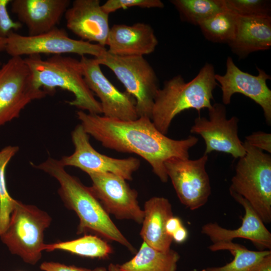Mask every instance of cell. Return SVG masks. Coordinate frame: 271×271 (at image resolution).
Masks as SVG:
<instances>
[{
    "label": "cell",
    "instance_id": "9a60e30c",
    "mask_svg": "<svg viewBox=\"0 0 271 271\" xmlns=\"http://www.w3.org/2000/svg\"><path fill=\"white\" fill-rule=\"evenodd\" d=\"M258 75H253L240 70L229 56L226 60V73L215 74L217 82L220 84L223 104L230 103L232 96L241 93L253 100L262 109L266 123H271V90L266 84L270 76L256 67Z\"/></svg>",
    "mask_w": 271,
    "mask_h": 271
},
{
    "label": "cell",
    "instance_id": "ffe728a7",
    "mask_svg": "<svg viewBox=\"0 0 271 271\" xmlns=\"http://www.w3.org/2000/svg\"><path fill=\"white\" fill-rule=\"evenodd\" d=\"M240 59L271 47V16H238L234 36L228 44Z\"/></svg>",
    "mask_w": 271,
    "mask_h": 271
},
{
    "label": "cell",
    "instance_id": "cb8c5ba5",
    "mask_svg": "<svg viewBox=\"0 0 271 271\" xmlns=\"http://www.w3.org/2000/svg\"><path fill=\"white\" fill-rule=\"evenodd\" d=\"M61 250L80 256L105 258L112 252L111 246L100 237L96 235H85L83 237L66 241L45 244L44 250Z\"/></svg>",
    "mask_w": 271,
    "mask_h": 271
},
{
    "label": "cell",
    "instance_id": "4dcf8cb0",
    "mask_svg": "<svg viewBox=\"0 0 271 271\" xmlns=\"http://www.w3.org/2000/svg\"><path fill=\"white\" fill-rule=\"evenodd\" d=\"M250 145L263 151L271 153V134L258 131L252 132L245 138Z\"/></svg>",
    "mask_w": 271,
    "mask_h": 271
},
{
    "label": "cell",
    "instance_id": "2e32d148",
    "mask_svg": "<svg viewBox=\"0 0 271 271\" xmlns=\"http://www.w3.org/2000/svg\"><path fill=\"white\" fill-rule=\"evenodd\" d=\"M229 192L244 210L241 226L237 229H230L222 227L216 222H209L202 226L201 233L208 237L213 243L232 241L235 238H240L250 240L259 250H270L271 233L264 223L244 198L234 192Z\"/></svg>",
    "mask_w": 271,
    "mask_h": 271
},
{
    "label": "cell",
    "instance_id": "603a6c76",
    "mask_svg": "<svg viewBox=\"0 0 271 271\" xmlns=\"http://www.w3.org/2000/svg\"><path fill=\"white\" fill-rule=\"evenodd\" d=\"M209 249L212 251L228 250L234 258L223 266L209 267L201 271H252L262 258L271 253L270 250H250L233 241L213 243L209 246Z\"/></svg>",
    "mask_w": 271,
    "mask_h": 271
},
{
    "label": "cell",
    "instance_id": "4fadbf2b",
    "mask_svg": "<svg viewBox=\"0 0 271 271\" xmlns=\"http://www.w3.org/2000/svg\"><path fill=\"white\" fill-rule=\"evenodd\" d=\"M90 188L106 211L118 219L131 220L142 224L144 213L139 204L138 193L126 180L110 173L88 175Z\"/></svg>",
    "mask_w": 271,
    "mask_h": 271
},
{
    "label": "cell",
    "instance_id": "e575fe53",
    "mask_svg": "<svg viewBox=\"0 0 271 271\" xmlns=\"http://www.w3.org/2000/svg\"><path fill=\"white\" fill-rule=\"evenodd\" d=\"M188 237V231L183 225L178 229L172 236L173 241L178 243L184 242Z\"/></svg>",
    "mask_w": 271,
    "mask_h": 271
},
{
    "label": "cell",
    "instance_id": "8fae6325",
    "mask_svg": "<svg viewBox=\"0 0 271 271\" xmlns=\"http://www.w3.org/2000/svg\"><path fill=\"white\" fill-rule=\"evenodd\" d=\"M71 139L74 147V152L60 160L64 167L78 168L88 175L110 173L126 181L132 180L133 173L140 167V160L136 158L117 159L99 153L90 144L89 136L80 124L76 125L72 131Z\"/></svg>",
    "mask_w": 271,
    "mask_h": 271
},
{
    "label": "cell",
    "instance_id": "5b68a950",
    "mask_svg": "<svg viewBox=\"0 0 271 271\" xmlns=\"http://www.w3.org/2000/svg\"><path fill=\"white\" fill-rule=\"evenodd\" d=\"M245 154L239 158L229 191L244 198L264 223L271 221V156L243 143Z\"/></svg>",
    "mask_w": 271,
    "mask_h": 271
},
{
    "label": "cell",
    "instance_id": "d590c367",
    "mask_svg": "<svg viewBox=\"0 0 271 271\" xmlns=\"http://www.w3.org/2000/svg\"><path fill=\"white\" fill-rule=\"evenodd\" d=\"M7 44V38L0 37V53L5 51ZM1 64V62H0Z\"/></svg>",
    "mask_w": 271,
    "mask_h": 271
},
{
    "label": "cell",
    "instance_id": "7a4b0ae2",
    "mask_svg": "<svg viewBox=\"0 0 271 271\" xmlns=\"http://www.w3.org/2000/svg\"><path fill=\"white\" fill-rule=\"evenodd\" d=\"M35 167L59 182L58 194L66 207L74 211L79 219L77 234L91 232L135 252V248L112 221L90 187L69 174L60 160L49 158Z\"/></svg>",
    "mask_w": 271,
    "mask_h": 271
},
{
    "label": "cell",
    "instance_id": "e0dca14e",
    "mask_svg": "<svg viewBox=\"0 0 271 271\" xmlns=\"http://www.w3.org/2000/svg\"><path fill=\"white\" fill-rule=\"evenodd\" d=\"M66 26L81 40L106 45L110 31L109 14L99 0H75L64 14Z\"/></svg>",
    "mask_w": 271,
    "mask_h": 271
},
{
    "label": "cell",
    "instance_id": "5bb4252c",
    "mask_svg": "<svg viewBox=\"0 0 271 271\" xmlns=\"http://www.w3.org/2000/svg\"><path fill=\"white\" fill-rule=\"evenodd\" d=\"M85 81L100 99L103 116L120 120L139 118L134 98L118 90L102 72L97 60L81 56L80 60Z\"/></svg>",
    "mask_w": 271,
    "mask_h": 271
},
{
    "label": "cell",
    "instance_id": "8992f818",
    "mask_svg": "<svg viewBox=\"0 0 271 271\" xmlns=\"http://www.w3.org/2000/svg\"><path fill=\"white\" fill-rule=\"evenodd\" d=\"M51 220L47 212L36 206L16 200L8 226L1 239L12 253L35 265L44 250V232Z\"/></svg>",
    "mask_w": 271,
    "mask_h": 271
},
{
    "label": "cell",
    "instance_id": "74e56055",
    "mask_svg": "<svg viewBox=\"0 0 271 271\" xmlns=\"http://www.w3.org/2000/svg\"><path fill=\"white\" fill-rule=\"evenodd\" d=\"M92 271H107V269L103 267H98L92 269Z\"/></svg>",
    "mask_w": 271,
    "mask_h": 271
},
{
    "label": "cell",
    "instance_id": "d4e9b609",
    "mask_svg": "<svg viewBox=\"0 0 271 271\" xmlns=\"http://www.w3.org/2000/svg\"><path fill=\"white\" fill-rule=\"evenodd\" d=\"M237 18L235 13L225 9L205 19L198 26L208 41L228 44L234 36Z\"/></svg>",
    "mask_w": 271,
    "mask_h": 271
},
{
    "label": "cell",
    "instance_id": "f1b7e54d",
    "mask_svg": "<svg viewBox=\"0 0 271 271\" xmlns=\"http://www.w3.org/2000/svg\"><path fill=\"white\" fill-rule=\"evenodd\" d=\"M101 7L108 14L121 9L138 7L141 8H163L164 4L160 0H108Z\"/></svg>",
    "mask_w": 271,
    "mask_h": 271
},
{
    "label": "cell",
    "instance_id": "484cf974",
    "mask_svg": "<svg viewBox=\"0 0 271 271\" xmlns=\"http://www.w3.org/2000/svg\"><path fill=\"white\" fill-rule=\"evenodd\" d=\"M182 21L197 25L225 8L222 0H172Z\"/></svg>",
    "mask_w": 271,
    "mask_h": 271
},
{
    "label": "cell",
    "instance_id": "d6a6232c",
    "mask_svg": "<svg viewBox=\"0 0 271 271\" xmlns=\"http://www.w3.org/2000/svg\"><path fill=\"white\" fill-rule=\"evenodd\" d=\"M183 225V223L180 218L173 216L169 218L166 222V233L172 238L173 234Z\"/></svg>",
    "mask_w": 271,
    "mask_h": 271
},
{
    "label": "cell",
    "instance_id": "7c38bea8",
    "mask_svg": "<svg viewBox=\"0 0 271 271\" xmlns=\"http://www.w3.org/2000/svg\"><path fill=\"white\" fill-rule=\"evenodd\" d=\"M208 110L209 118L198 116L194 120L190 132L202 137L205 143V154L219 152L231 155L235 159L245 154V150L238 137V118H227L223 104L215 103Z\"/></svg>",
    "mask_w": 271,
    "mask_h": 271
},
{
    "label": "cell",
    "instance_id": "83f0119b",
    "mask_svg": "<svg viewBox=\"0 0 271 271\" xmlns=\"http://www.w3.org/2000/svg\"><path fill=\"white\" fill-rule=\"evenodd\" d=\"M225 9L238 16H270V1L267 0H222Z\"/></svg>",
    "mask_w": 271,
    "mask_h": 271
},
{
    "label": "cell",
    "instance_id": "8d00e7d4",
    "mask_svg": "<svg viewBox=\"0 0 271 271\" xmlns=\"http://www.w3.org/2000/svg\"><path fill=\"white\" fill-rule=\"evenodd\" d=\"M107 271H121L118 264L110 263L107 269Z\"/></svg>",
    "mask_w": 271,
    "mask_h": 271
},
{
    "label": "cell",
    "instance_id": "f546056e",
    "mask_svg": "<svg viewBox=\"0 0 271 271\" xmlns=\"http://www.w3.org/2000/svg\"><path fill=\"white\" fill-rule=\"evenodd\" d=\"M11 0H0V37L7 38L14 30L20 29L22 24L13 21L8 11V6Z\"/></svg>",
    "mask_w": 271,
    "mask_h": 271
},
{
    "label": "cell",
    "instance_id": "1f68e13d",
    "mask_svg": "<svg viewBox=\"0 0 271 271\" xmlns=\"http://www.w3.org/2000/svg\"><path fill=\"white\" fill-rule=\"evenodd\" d=\"M40 268L43 271H92V269L89 268L67 265L53 261H45L41 263Z\"/></svg>",
    "mask_w": 271,
    "mask_h": 271
},
{
    "label": "cell",
    "instance_id": "ac0fdd59",
    "mask_svg": "<svg viewBox=\"0 0 271 271\" xmlns=\"http://www.w3.org/2000/svg\"><path fill=\"white\" fill-rule=\"evenodd\" d=\"M69 0H13L11 11L26 26L29 36L47 33L57 27L70 5Z\"/></svg>",
    "mask_w": 271,
    "mask_h": 271
},
{
    "label": "cell",
    "instance_id": "ba28073f",
    "mask_svg": "<svg viewBox=\"0 0 271 271\" xmlns=\"http://www.w3.org/2000/svg\"><path fill=\"white\" fill-rule=\"evenodd\" d=\"M48 94L33 84L24 59L11 57L0 68V126L18 117L32 101Z\"/></svg>",
    "mask_w": 271,
    "mask_h": 271
},
{
    "label": "cell",
    "instance_id": "3957f363",
    "mask_svg": "<svg viewBox=\"0 0 271 271\" xmlns=\"http://www.w3.org/2000/svg\"><path fill=\"white\" fill-rule=\"evenodd\" d=\"M214 66L206 63L197 75L186 82L181 75L166 81L156 95L151 119L156 127L166 135L174 117L188 109L199 111L210 108L213 92L218 83Z\"/></svg>",
    "mask_w": 271,
    "mask_h": 271
},
{
    "label": "cell",
    "instance_id": "52a82bcc",
    "mask_svg": "<svg viewBox=\"0 0 271 271\" xmlns=\"http://www.w3.org/2000/svg\"><path fill=\"white\" fill-rule=\"evenodd\" d=\"M96 59L100 65L114 73L126 91L134 98L139 117L151 118L159 81L154 69L144 56H118L106 50Z\"/></svg>",
    "mask_w": 271,
    "mask_h": 271
},
{
    "label": "cell",
    "instance_id": "7402d4cb",
    "mask_svg": "<svg viewBox=\"0 0 271 271\" xmlns=\"http://www.w3.org/2000/svg\"><path fill=\"white\" fill-rule=\"evenodd\" d=\"M180 258L174 250L161 251L143 242L133 257L118 265L121 271H176Z\"/></svg>",
    "mask_w": 271,
    "mask_h": 271
},
{
    "label": "cell",
    "instance_id": "d6986e66",
    "mask_svg": "<svg viewBox=\"0 0 271 271\" xmlns=\"http://www.w3.org/2000/svg\"><path fill=\"white\" fill-rule=\"evenodd\" d=\"M158 44L154 29L144 23L113 25L106 42L107 51L118 56L149 55L155 50Z\"/></svg>",
    "mask_w": 271,
    "mask_h": 271
},
{
    "label": "cell",
    "instance_id": "9c48e42d",
    "mask_svg": "<svg viewBox=\"0 0 271 271\" xmlns=\"http://www.w3.org/2000/svg\"><path fill=\"white\" fill-rule=\"evenodd\" d=\"M106 50L97 44L72 39L64 29L56 27L36 36H24L12 32L7 37L5 51L11 57L73 53L81 56L90 55L97 58Z\"/></svg>",
    "mask_w": 271,
    "mask_h": 271
},
{
    "label": "cell",
    "instance_id": "277c9868",
    "mask_svg": "<svg viewBox=\"0 0 271 271\" xmlns=\"http://www.w3.org/2000/svg\"><path fill=\"white\" fill-rule=\"evenodd\" d=\"M31 73L33 84L49 94L56 88L71 92L74 99L68 101L71 106L91 114L102 113L101 104L87 85L80 60L61 55L44 60L40 55L24 59Z\"/></svg>",
    "mask_w": 271,
    "mask_h": 271
},
{
    "label": "cell",
    "instance_id": "836d02e7",
    "mask_svg": "<svg viewBox=\"0 0 271 271\" xmlns=\"http://www.w3.org/2000/svg\"><path fill=\"white\" fill-rule=\"evenodd\" d=\"M252 271H271V253L262 258Z\"/></svg>",
    "mask_w": 271,
    "mask_h": 271
},
{
    "label": "cell",
    "instance_id": "30bf717a",
    "mask_svg": "<svg viewBox=\"0 0 271 271\" xmlns=\"http://www.w3.org/2000/svg\"><path fill=\"white\" fill-rule=\"evenodd\" d=\"M208 155L195 160L174 158L165 163L166 172L181 202L191 210L207 202L211 188L206 170Z\"/></svg>",
    "mask_w": 271,
    "mask_h": 271
},
{
    "label": "cell",
    "instance_id": "6da1fadb",
    "mask_svg": "<svg viewBox=\"0 0 271 271\" xmlns=\"http://www.w3.org/2000/svg\"><path fill=\"white\" fill-rule=\"evenodd\" d=\"M77 116L85 132L104 148L140 156L164 183L169 179L165 163L174 158H189L190 149L198 142L193 136L182 140L170 138L147 117L124 120L82 110L78 111Z\"/></svg>",
    "mask_w": 271,
    "mask_h": 271
},
{
    "label": "cell",
    "instance_id": "4316f807",
    "mask_svg": "<svg viewBox=\"0 0 271 271\" xmlns=\"http://www.w3.org/2000/svg\"><path fill=\"white\" fill-rule=\"evenodd\" d=\"M19 151L18 146H9L0 151V235L7 229L16 200L9 194L6 180V169Z\"/></svg>",
    "mask_w": 271,
    "mask_h": 271
},
{
    "label": "cell",
    "instance_id": "44dd1931",
    "mask_svg": "<svg viewBox=\"0 0 271 271\" xmlns=\"http://www.w3.org/2000/svg\"><path fill=\"white\" fill-rule=\"evenodd\" d=\"M144 216L140 235L143 242L161 251L171 249L173 240L166 231L167 220L173 216L169 200L163 197H153L147 200L143 209Z\"/></svg>",
    "mask_w": 271,
    "mask_h": 271
}]
</instances>
